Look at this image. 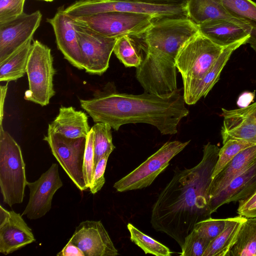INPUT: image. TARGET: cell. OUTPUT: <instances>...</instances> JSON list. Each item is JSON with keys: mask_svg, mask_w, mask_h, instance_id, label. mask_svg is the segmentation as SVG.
<instances>
[{"mask_svg": "<svg viewBox=\"0 0 256 256\" xmlns=\"http://www.w3.org/2000/svg\"><path fill=\"white\" fill-rule=\"evenodd\" d=\"M220 148L208 142L200 162L191 168H176L152 210L150 224L182 247L198 222L211 218L208 192Z\"/></svg>", "mask_w": 256, "mask_h": 256, "instance_id": "cell-1", "label": "cell"}, {"mask_svg": "<svg viewBox=\"0 0 256 256\" xmlns=\"http://www.w3.org/2000/svg\"><path fill=\"white\" fill-rule=\"evenodd\" d=\"M80 101L94 122L106 123L115 130L125 124L144 123L156 127L162 134H174L189 113L181 89L164 95L104 90Z\"/></svg>", "mask_w": 256, "mask_h": 256, "instance_id": "cell-2", "label": "cell"}, {"mask_svg": "<svg viewBox=\"0 0 256 256\" xmlns=\"http://www.w3.org/2000/svg\"><path fill=\"white\" fill-rule=\"evenodd\" d=\"M224 48L200 32L180 48L176 58V66L182 78L186 104L189 105L196 87Z\"/></svg>", "mask_w": 256, "mask_h": 256, "instance_id": "cell-3", "label": "cell"}, {"mask_svg": "<svg viewBox=\"0 0 256 256\" xmlns=\"http://www.w3.org/2000/svg\"><path fill=\"white\" fill-rule=\"evenodd\" d=\"M27 183L21 148L0 126V187L4 202L10 206L21 204Z\"/></svg>", "mask_w": 256, "mask_h": 256, "instance_id": "cell-4", "label": "cell"}, {"mask_svg": "<svg viewBox=\"0 0 256 256\" xmlns=\"http://www.w3.org/2000/svg\"><path fill=\"white\" fill-rule=\"evenodd\" d=\"M148 14L154 19L188 18L185 5L158 4L120 0H80L64 9L70 18L88 16L108 12Z\"/></svg>", "mask_w": 256, "mask_h": 256, "instance_id": "cell-5", "label": "cell"}, {"mask_svg": "<svg viewBox=\"0 0 256 256\" xmlns=\"http://www.w3.org/2000/svg\"><path fill=\"white\" fill-rule=\"evenodd\" d=\"M50 48L38 40H32L26 72L29 88L24 98L46 106L55 95L53 78L56 70Z\"/></svg>", "mask_w": 256, "mask_h": 256, "instance_id": "cell-6", "label": "cell"}, {"mask_svg": "<svg viewBox=\"0 0 256 256\" xmlns=\"http://www.w3.org/2000/svg\"><path fill=\"white\" fill-rule=\"evenodd\" d=\"M71 18L101 35L116 38L126 35L142 38L154 19L148 14L116 11Z\"/></svg>", "mask_w": 256, "mask_h": 256, "instance_id": "cell-7", "label": "cell"}, {"mask_svg": "<svg viewBox=\"0 0 256 256\" xmlns=\"http://www.w3.org/2000/svg\"><path fill=\"white\" fill-rule=\"evenodd\" d=\"M190 140L168 142L144 162L116 182L114 188L118 192L142 189L150 186L169 164L170 160L182 152Z\"/></svg>", "mask_w": 256, "mask_h": 256, "instance_id": "cell-8", "label": "cell"}, {"mask_svg": "<svg viewBox=\"0 0 256 256\" xmlns=\"http://www.w3.org/2000/svg\"><path fill=\"white\" fill-rule=\"evenodd\" d=\"M198 32V26L188 18L154 19L142 38L146 48L177 54L182 46Z\"/></svg>", "mask_w": 256, "mask_h": 256, "instance_id": "cell-9", "label": "cell"}, {"mask_svg": "<svg viewBox=\"0 0 256 256\" xmlns=\"http://www.w3.org/2000/svg\"><path fill=\"white\" fill-rule=\"evenodd\" d=\"M44 140L63 170L81 191L88 189L83 172L86 138H72L48 132Z\"/></svg>", "mask_w": 256, "mask_h": 256, "instance_id": "cell-10", "label": "cell"}, {"mask_svg": "<svg viewBox=\"0 0 256 256\" xmlns=\"http://www.w3.org/2000/svg\"><path fill=\"white\" fill-rule=\"evenodd\" d=\"M73 22L84 70L92 74L102 75L109 66L117 38L104 36L74 20Z\"/></svg>", "mask_w": 256, "mask_h": 256, "instance_id": "cell-11", "label": "cell"}, {"mask_svg": "<svg viewBox=\"0 0 256 256\" xmlns=\"http://www.w3.org/2000/svg\"><path fill=\"white\" fill-rule=\"evenodd\" d=\"M58 168V164L54 163L37 180L28 182L30 198L22 216L26 215L30 220H34L50 211L54 195L63 185Z\"/></svg>", "mask_w": 256, "mask_h": 256, "instance_id": "cell-12", "label": "cell"}, {"mask_svg": "<svg viewBox=\"0 0 256 256\" xmlns=\"http://www.w3.org/2000/svg\"><path fill=\"white\" fill-rule=\"evenodd\" d=\"M42 18V14L38 10L29 14L24 12L12 20L0 24V62L33 39Z\"/></svg>", "mask_w": 256, "mask_h": 256, "instance_id": "cell-13", "label": "cell"}, {"mask_svg": "<svg viewBox=\"0 0 256 256\" xmlns=\"http://www.w3.org/2000/svg\"><path fill=\"white\" fill-rule=\"evenodd\" d=\"M85 256H116L118 254L101 221L85 220L76 228L69 240Z\"/></svg>", "mask_w": 256, "mask_h": 256, "instance_id": "cell-14", "label": "cell"}, {"mask_svg": "<svg viewBox=\"0 0 256 256\" xmlns=\"http://www.w3.org/2000/svg\"><path fill=\"white\" fill-rule=\"evenodd\" d=\"M32 230L20 214L0 206V252L6 255L32 243Z\"/></svg>", "mask_w": 256, "mask_h": 256, "instance_id": "cell-15", "label": "cell"}, {"mask_svg": "<svg viewBox=\"0 0 256 256\" xmlns=\"http://www.w3.org/2000/svg\"><path fill=\"white\" fill-rule=\"evenodd\" d=\"M222 110V144L228 139L236 138L256 145V102L238 109Z\"/></svg>", "mask_w": 256, "mask_h": 256, "instance_id": "cell-16", "label": "cell"}, {"mask_svg": "<svg viewBox=\"0 0 256 256\" xmlns=\"http://www.w3.org/2000/svg\"><path fill=\"white\" fill-rule=\"evenodd\" d=\"M52 26L58 49L64 58L72 65L79 70H84L82 56L72 19L60 7L54 16L47 18Z\"/></svg>", "mask_w": 256, "mask_h": 256, "instance_id": "cell-17", "label": "cell"}, {"mask_svg": "<svg viewBox=\"0 0 256 256\" xmlns=\"http://www.w3.org/2000/svg\"><path fill=\"white\" fill-rule=\"evenodd\" d=\"M199 32L216 44L226 47L250 37V26L239 19H216L198 25Z\"/></svg>", "mask_w": 256, "mask_h": 256, "instance_id": "cell-18", "label": "cell"}, {"mask_svg": "<svg viewBox=\"0 0 256 256\" xmlns=\"http://www.w3.org/2000/svg\"><path fill=\"white\" fill-rule=\"evenodd\" d=\"M256 192V162L236 177L223 190L208 201L212 214L220 206L244 200Z\"/></svg>", "mask_w": 256, "mask_h": 256, "instance_id": "cell-19", "label": "cell"}, {"mask_svg": "<svg viewBox=\"0 0 256 256\" xmlns=\"http://www.w3.org/2000/svg\"><path fill=\"white\" fill-rule=\"evenodd\" d=\"M90 129L86 113L72 106H62L58 116L48 124V132L72 138H86Z\"/></svg>", "mask_w": 256, "mask_h": 256, "instance_id": "cell-20", "label": "cell"}, {"mask_svg": "<svg viewBox=\"0 0 256 256\" xmlns=\"http://www.w3.org/2000/svg\"><path fill=\"white\" fill-rule=\"evenodd\" d=\"M256 162V145L240 152L212 180L208 192V201L223 190L236 177Z\"/></svg>", "mask_w": 256, "mask_h": 256, "instance_id": "cell-21", "label": "cell"}, {"mask_svg": "<svg viewBox=\"0 0 256 256\" xmlns=\"http://www.w3.org/2000/svg\"><path fill=\"white\" fill-rule=\"evenodd\" d=\"M248 38L244 39L224 48L220 56L196 87L189 105L196 104L202 97L205 98L208 95L220 79L221 72L232 52L242 45L246 44Z\"/></svg>", "mask_w": 256, "mask_h": 256, "instance_id": "cell-22", "label": "cell"}, {"mask_svg": "<svg viewBox=\"0 0 256 256\" xmlns=\"http://www.w3.org/2000/svg\"><path fill=\"white\" fill-rule=\"evenodd\" d=\"M186 8L188 18L196 24L216 19H238L232 16L222 0H189Z\"/></svg>", "mask_w": 256, "mask_h": 256, "instance_id": "cell-23", "label": "cell"}, {"mask_svg": "<svg viewBox=\"0 0 256 256\" xmlns=\"http://www.w3.org/2000/svg\"><path fill=\"white\" fill-rule=\"evenodd\" d=\"M246 218L238 216L226 218L222 231L212 240L202 256H226L234 244L240 228Z\"/></svg>", "mask_w": 256, "mask_h": 256, "instance_id": "cell-24", "label": "cell"}, {"mask_svg": "<svg viewBox=\"0 0 256 256\" xmlns=\"http://www.w3.org/2000/svg\"><path fill=\"white\" fill-rule=\"evenodd\" d=\"M33 39L30 40L4 61L0 62V81L8 82L22 77L26 72Z\"/></svg>", "mask_w": 256, "mask_h": 256, "instance_id": "cell-25", "label": "cell"}, {"mask_svg": "<svg viewBox=\"0 0 256 256\" xmlns=\"http://www.w3.org/2000/svg\"><path fill=\"white\" fill-rule=\"evenodd\" d=\"M228 12L250 28L246 44L256 52V3L252 0H222Z\"/></svg>", "mask_w": 256, "mask_h": 256, "instance_id": "cell-26", "label": "cell"}, {"mask_svg": "<svg viewBox=\"0 0 256 256\" xmlns=\"http://www.w3.org/2000/svg\"><path fill=\"white\" fill-rule=\"evenodd\" d=\"M226 256H256V218H246Z\"/></svg>", "mask_w": 256, "mask_h": 256, "instance_id": "cell-27", "label": "cell"}, {"mask_svg": "<svg viewBox=\"0 0 256 256\" xmlns=\"http://www.w3.org/2000/svg\"><path fill=\"white\" fill-rule=\"evenodd\" d=\"M94 132V170L98 162L102 157L108 155L115 148L112 143L111 126L108 124L96 122L92 128Z\"/></svg>", "mask_w": 256, "mask_h": 256, "instance_id": "cell-28", "label": "cell"}, {"mask_svg": "<svg viewBox=\"0 0 256 256\" xmlns=\"http://www.w3.org/2000/svg\"><path fill=\"white\" fill-rule=\"evenodd\" d=\"M113 52L126 67L138 68L143 60L134 40L129 36L117 38Z\"/></svg>", "mask_w": 256, "mask_h": 256, "instance_id": "cell-29", "label": "cell"}, {"mask_svg": "<svg viewBox=\"0 0 256 256\" xmlns=\"http://www.w3.org/2000/svg\"><path fill=\"white\" fill-rule=\"evenodd\" d=\"M127 228L132 242L140 247L146 254L156 256H170L172 252L166 246L144 234L134 225L128 223Z\"/></svg>", "mask_w": 256, "mask_h": 256, "instance_id": "cell-30", "label": "cell"}, {"mask_svg": "<svg viewBox=\"0 0 256 256\" xmlns=\"http://www.w3.org/2000/svg\"><path fill=\"white\" fill-rule=\"evenodd\" d=\"M256 144L242 140L236 138L228 140L223 144V146L220 150L218 158L212 174V179L219 174L240 152Z\"/></svg>", "mask_w": 256, "mask_h": 256, "instance_id": "cell-31", "label": "cell"}, {"mask_svg": "<svg viewBox=\"0 0 256 256\" xmlns=\"http://www.w3.org/2000/svg\"><path fill=\"white\" fill-rule=\"evenodd\" d=\"M210 241L193 230L184 238L180 256H202Z\"/></svg>", "mask_w": 256, "mask_h": 256, "instance_id": "cell-32", "label": "cell"}, {"mask_svg": "<svg viewBox=\"0 0 256 256\" xmlns=\"http://www.w3.org/2000/svg\"><path fill=\"white\" fill-rule=\"evenodd\" d=\"M226 220V218L214 219L210 218L198 222L194 230L201 236L211 242L222 231Z\"/></svg>", "mask_w": 256, "mask_h": 256, "instance_id": "cell-33", "label": "cell"}, {"mask_svg": "<svg viewBox=\"0 0 256 256\" xmlns=\"http://www.w3.org/2000/svg\"><path fill=\"white\" fill-rule=\"evenodd\" d=\"M94 132L91 128L86 138V146L84 155L83 172L84 182L88 188H89L94 172Z\"/></svg>", "mask_w": 256, "mask_h": 256, "instance_id": "cell-34", "label": "cell"}, {"mask_svg": "<svg viewBox=\"0 0 256 256\" xmlns=\"http://www.w3.org/2000/svg\"><path fill=\"white\" fill-rule=\"evenodd\" d=\"M26 0H0V24L12 20L24 13Z\"/></svg>", "mask_w": 256, "mask_h": 256, "instance_id": "cell-35", "label": "cell"}, {"mask_svg": "<svg viewBox=\"0 0 256 256\" xmlns=\"http://www.w3.org/2000/svg\"><path fill=\"white\" fill-rule=\"evenodd\" d=\"M109 156L106 155L101 158L94 168L92 184L89 188L92 194H95L100 190L105 183L104 174Z\"/></svg>", "mask_w": 256, "mask_h": 256, "instance_id": "cell-36", "label": "cell"}, {"mask_svg": "<svg viewBox=\"0 0 256 256\" xmlns=\"http://www.w3.org/2000/svg\"><path fill=\"white\" fill-rule=\"evenodd\" d=\"M238 203V214L246 218H252L256 210V192L248 198L239 201Z\"/></svg>", "mask_w": 256, "mask_h": 256, "instance_id": "cell-37", "label": "cell"}, {"mask_svg": "<svg viewBox=\"0 0 256 256\" xmlns=\"http://www.w3.org/2000/svg\"><path fill=\"white\" fill-rule=\"evenodd\" d=\"M58 256H85L83 252L76 246L68 240L60 252L57 254Z\"/></svg>", "mask_w": 256, "mask_h": 256, "instance_id": "cell-38", "label": "cell"}, {"mask_svg": "<svg viewBox=\"0 0 256 256\" xmlns=\"http://www.w3.org/2000/svg\"><path fill=\"white\" fill-rule=\"evenodd\" d=\"M136 1L158 4H172L186 6L189 0H120Z\"/></svg>", "mask_w": 256, "mask_h": 256, "instance_id": "cell-39", "label": "cell"}, {"mask_svg": "<svg viewBox=\"0 0 256 256\" xmlns=\"http://www.w3.org/2000/svg\"><path fill=\"white\" fill-rule=\"evenodd\" d=\"M254 94L250 92H244L240 96L237 101V104L241 108L247 106L253 101Z\"/></svg>", "mask_w": 256, "mask_h": 256, "instance_id": "cell-40", "label": "cell"}, {"mask_svg": "<svg viewBox=\"0 0 256 256\" xmlns=\"http://www.w3.org/2000/svg\"><path fill=\"white\" fill-rule=\"evenodd\" d=\"M8 82L6 85L0 86V126H2V120L4 114V100L6 97L8 88Z\"/></svg>", "mask_w": 256, "mask_h": 256, "instance_id": "cell-41", "label": "cell"}, {"mask_svg": "<svg viewBox=\"0 0 256 256\" xmlns=\"http://www.w3.org/2000/svg\"><path fill=\"white\" fill-rule=\"evenodd\" d=\"M44 0V1H46V2H50L53 1L54 0Z\"/></svg>", "mask_w": 256, "mask_h": 256, "instance_id": "cell-42", "label": "cell"}]
</instances>
